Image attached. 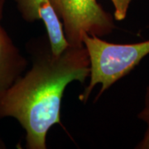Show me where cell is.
<instances>
[{"instance_id":"cell-6","label":"cell","mask_w":149,"mask_h":149,"mask_svg":"<svg viewBox=\"0 0 149 149\" xmlns=\"http://www.w3.org/2000/svg\"><path fill=\"white\" fill-rule=\"evenodd\" d=\"M140 120L143 121L147 125V129L145 131L143 139L140 141L136 148L139 149H149V85L147 88L145 101H144L143 109L139 113Z\"/></svg>"},{"instance_id":"cell-5","label":"cell","mask_w":149,"mask_h":149,"mask_svg":"<svg viewBox=\"0 0 149 149\" xmlns=\"http://www.w3.org/2000/svg\"><path fill=\"white\" fill-rule=\"evenodd\" d=\"M26 64L25 58L0 26V95L21 76Z\"/></svg>"},{"instance_id":"cell-2","label":"cell","mask_w":149,"mask_h":149,"mask_svg":"<svg viewBox=\"0 0 149 149\" xmlns=\"http://www.w3.org/2000/svg\"><path fill=\"white\" fill-rule=\"evenodd\" d=\"M83 45L90 61V83L80 100L85 101L94 87L101 85L100 95L127 75L149 54V40L132 44H115L85 34Z\"/></svg>"},{"instance_id":"cell-3","label":"cell","mask_w":149,"mask_h":149,"mask_svg":"<svg viewBox=\"0 0 149 149\" xmlns=\"http://www.w3.org/2000/svg\"><path fill=\"white\" fill-rule=\"evenodd\" d=\"M61 20L65 39L70 46L83 47L85 34L104 37L114 28L112 15L97 0H50Z\"/></svg>"},{"instance_id":"cell-1","label":"cell","mask_w":149,"mask_h":149,"mask_svg":"<svg viewBox=\"0 0 149 149\" xmlns=\"http://www.w3.org/2000/svg\"><path fill=\"white\" fill-rule=\"evenodd\" d=\"M90 74L86 49L69 46L54 55L51 48L34 59L30 70L0 95V118L17 119L26 131L29 149L47 148V135L61 124L65 89L72 81L84 83Z\"/></svg>"},{"instance_id":"cell-8","label":"cell","mask_w":149,"mask_h":149,"mask_svg":"<svg viewBox=\"0 0 149 149\" xmlns=\"http://www.w3.org/2000/svg\"><path fill=\"white\" fill-rule=\"evenodd\" d=\"M5 0H0V20L3 16V5H4Z\"/></svg>"},{"instance_id":"cell-4","label":"cell","mask_w":149,"mask_h":149,"mask_svg":"<svg viewBox=\"0 0 149 149\" xmlns=\"http://www.w3.org/2000/svg\"><path fill=\"white\" fill-rule=\"evenodd\" d=\"M25 21H42L47 32L51 51L54 55L63 52L69 47L63 25L50 0H14Z\"/></svg>"},{"instance_id":"cell-9","label":"cell","mask_w":149,"mask_h":149,"mask_svg":"<svg viewBox=\"0 0 149 149\" xmlns=\"http://www.w3.org/2000/svg\"><path fill=\"white\" fill-rule=\"evenodd\" d=\"M5 148V146H4V144L3 143V142L0 140V148Z\"/></svg>"},{"instance_id":"cell-7","label":"cell","mask_w":149,"mask_h":149,"mask_svg":"<svg viewBox=\"0 0 149 149\" xmlns=\"http://www.w3.org/2000/svg\"><path fill=\"white\" fill-rule=\"evenodd\" d=\"M114 8V18L117 21L123 20L128 13L132 0H111Z\"/></svg>"}]
</instances>
